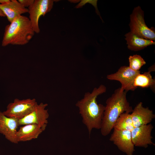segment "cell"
I'll return each mask as SVG.
<instances>
[{"label":"cell","instance_id":"obj_1","mask_svg":"<svg viewBox=\"0 0 155 155\" xmlns=\"http://www.w3.org/2000/svg\"><path fill=\"white\" fill-rule=\"evenodd\" d=\"M106 90V86L101 84L98 88H94L91 93H85L83 98L75 104L79 108L82 122L87 127L89 136L93 129L101 128L105 106L98 104L96 99Z\"/></svg>","mask_w":155,"mask_h":155},{"label":"cell","instance_id":"obj_2","mask_svg":"<svg viewBox=\"0 0 155 155\" xmlns=\"http://www.w3.org/2000/svg\"><path fill=\"white\" fill-rule=\"evenodd\" d=\"M127 92L119 88L107 99L100 129L103 136H107L110 133L122 114L132 112V107L127 99Z\"/></svg>","mask_w":155,"mask_h":155},{"label":"cell","instance_id":"obj_3","mask_svg":"<svg viewBox=\"0 0 155 155\" xmlns=\"http://www.w3.org/2000/svg\"><path fill=\"white\" fill-rule=\"evenodd\" d=\"M35 33L29 18L22 15L6 26L2 45H24L29 42Z\"/></svg>","mask_w":155,"mask_h":155},{"label":"cell","instance_id":"obj_4","mask_svg":"<svg viewBox=\"0 0 155 155\" xmlns=\"http://www.w3.org/2000/svg\"><path fill=\"white\" fill-rule=\"evenodd\" d=\"M144 12L140 6L135 7L130 15L129 24L130 32L138 36L152 40H155L154 29L149 28L146 24Z\"/></svg>","mask_w":155,"mask_h":155},{"label":"cell","instance_id":"obj_5","mask_svg":"<svg viewBox=\"0 0 155 155\" xmlns=\"http://www.w3.org/2000/svg\"><path fill=\"white\" fill-rule=\"evenodd\" d=\"M37 104L35 98L20 100L16 98L8 104L6 110L3 112L7 117L20 119L33 111Z\"/></svg>","mask_w":155,"mask_h":155},{"label":"cell","instance_id":"obj_6","mask_svg":"<svg viewBox=\"0 0 155 155\" xmlns=\"http://www.w3.org/2000/svg\"><path fill=\"white\" fill-rule=\"evenodd\" d=\"M54 0H34L33 3L28 7L29 19L35 33L40 32L38 22L40 17L44 16L53 8Z\"/></svg>","mask_w":155,"mask_h":155},{"label":"cell","instance_id":"obj_7","mask_svg":"<svg viewBox=\"0 0 155 155\" xmlns=\"http://www.w3.org/2000/svg\"><path fill=\"white\" fill-rule=\"evenodd\" d=\"M140 71H135L129 66H123L120 67L115 73L108 75L107 78L110 80L117 81L121 84V88L127 92L135 90L133 87L134 80Z\"/></svg>","mask_w":155,"mask_h":155},{"label":"cell","instance_id":"obj_8","mask_svg":"<svg viewBox=\"0 0 155 155\" xmlns=\"http://www.w3.org/2000/svg\"><path fill=\"white\" fill-rule=\"evenodd\" d=\"M48 105V104L42 102L38 104L33 111L24 117L19 120V125L33 124L46 128L49 116L48 110L46 109Z\"/></svg>","mask_w":155,"mask_h":155},{"label":"cell","instance_id":"obj_9","mask_svg":"<svg viewBox=\"0 0 155 155\" xmlns=\"http://www.w3.org/2000/svg\"><path fill=\"white\" fill-rule=\"evenodd\" d=\"M109 140L127 155H133L134 146L132 140L131 131L114 129Z\"/></svg>","mask_w":155,"mask_h":155},{"label":"cell","instance_id":"obj_10","mask_svg":"<svg viewBox=\"0 0 155 155\" xmlns=\"http://www.w3.org/2000/svg\"><path fill=\"white\" fill-rule=\"evenodd\" d=\"M153 126L151 124L134 127L131 131L132 142L134 146L147 148L149 145H155L152 141L151 132Z\"/></svg>","mask_w":155,"mask_h":155},{"label":"cell","instance_id":"obj_11","mask_svg":"<svg viewBox=\"0 0 155 155\" xmlns=\"http://www.w3.org/2000/svg\"><path fill=\"white\" fill-rule=\"evenodd\" d=\"M18 119L7 117L0 111V133L10 142L17 144L16 137Z\"/></svg>","mask_w":155,"mask_h":155},{"label":"cell","instance_id":"obj_12","mask_svg":"<svg viewBox=\"0 0 155 155\" xmlns=\"http://www.w3.org/2000/svg\"><path fill=\"white\" fill-rule=\"evenodd\" d=\"M131 114L134 127L149 124L155 117L152 111L144 107L141 102L135 106Z\"/></svg>","mask_w":155,"mask_h":155},{"label":"cell","instance_id":"obj_13","mask_svg":"<svg viewBox=\"0 0 155 155\" xmlns=\"http://www.w3.org/2000/svg\"><path fill=\"white\" fill-rule=\"evenodd\" d=\"M36 124H27L20 126L16 133V137L19 142H26L37 138L46 129Z\"/></svg>","mask_w":155,"mask_h":155},{"label":"cell","instance_id":"obj_14","mask_svg":"<svg viewBox=\"0 0 155 155\" xmlns=\"http://www.w3.org/2000/svg\"><path fill=\"white\" fill-rule=\"evenodd\" d=\"M0 9L11 23L23 14L28 13V8L24 7L18 1L11 0L4 4H0Z\"/></svg>","mask_w":155,"mask_h":155},{"label":"cell","instance_id":"obj_15","mask_svg":"<svg viewBox=\"0 0 155 155\" xmlns=\"http://www.w3.org/2000/svg\"><path fill=\"white\" fill-rule=\"evenodd\" d=\"M125 36L127 47L131 51H138L155 44L154 41L144 38L131 32L126 34Z\"/></svg>","mask_w":155,"mask_h":155},{"label":"cell","instance_id":"obj_16","mask_svg":"<svg viewBox=\"0 0 155 155\" xmlns=\"http://www.w3.org/2000/svg\"><path fill=\"white\" fill-rule=\"evenodd\" d=\"M151 72L148 71L143 73L138 74L134 78L133 87L135 90L138 87L150 88L153 92L155 91V80L152 78Z\"/></svg>","mask_w":155,"mask_h":155},{"label":"cell","instance_id":"obj_17","mask_svg":"<svg viewBox=\"0 0 155 155\" xmlns=\"http://www.w3.org/2000/svg\"><path fill=\"white\" fill-rule=\"evenodd\" d=\"M134 128L131 114L125 112L120 116L113 128L119 130L131 131Z\"/></svg>","mask_w":155,"mask_h":155},{"label":"cell","instance_id":"obj_18","mask_svg":"<svg viewBox=\"0 0 155 155\" xmlns=\"http://www.w3.org/2000/svg\"><path fill=\"white\" fill-rule=\"evenodd\" d=\"M129 67L135 71H139L146 64V62L140 55L136 54L129 57Z\"/></svg>","mask_w":155,"mask_h":155},{"label":"cell","instance_id":"obj_19","mask_svg":"<svg viewBox=\"0 0 155 155\" xmlns=\"http://www.w3.org/2000/svg\"><path fill=\"white\" fill-rule=\"evenodd\" d=\"M20 3L25 7H29L34 3V0H18Z\"/></svg>","mask_w":155,"mask_h":155},{"label":"cell","instance_id":"obj_20","mask_svg":"<svg viewBox=\"0 0 155 155\" xmlns=\"http://www.w3.org/2000/svg\"><path fill=\"white\" fill-rule=\"evenodd\" d=\"M10 1V0H0V4H3L6 3Z\"/></svg>","mask_w":155,"mask_h":155},{"label":"cell","instance_id":"obj_21","mask_svg":"<svg viewBox=\"0 0 155 155\" xmlns=\"http://www.w3.org/2000/svg\"><path fill=\"white\" fill-rule=\"evenodd\" d=\"M0 16L1 17H5V15L2 11V10L0 9Z\"/></svg>","mask_w":155,"mask_h":155}]
</instances>
